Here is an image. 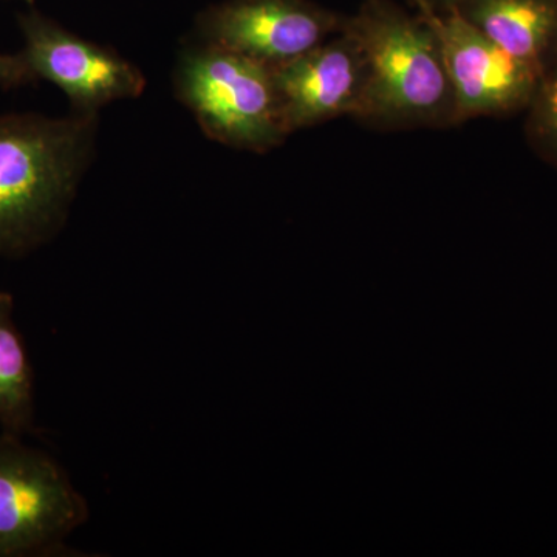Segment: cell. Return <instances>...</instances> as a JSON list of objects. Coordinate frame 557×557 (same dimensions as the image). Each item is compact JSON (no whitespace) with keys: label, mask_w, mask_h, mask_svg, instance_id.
I'll return each mask as SVG.
<instances>
[{"label":"cell","mask_w":557,"mask_h":557,"mask_svg":"<svg viewBox=\"0 0 557 557\" xmlns=\"http://www.w3.org/2000/svg\"><path fill=\"white\" fill-rule=\"evenodd\" d=\"M21 51L36 79L50 81L67 95L73 113L98 115L108 104L138 98L146 78L137 65L42 17L22 22Z\"/></svg>","instance_id":"5"},{"label":"cell","mask_w":557,"mask_h":557,"mask_svg":"<svg viewBox=\"0 0 557 557\" xmlns=\"http://www.w3.org/2000/svg\"><path fill=\"white\" fill-rule=\"evenodd\" d=\"M456 11L500 49L537 67L557 46V0H463Z\"/></svg>","instance_id":"9"},{"label":"cell","mask_w":557,"mask_h":557,"mask_svg":"<svg viewBox=\"0 0 557 557\" xmlns=\"http://www.w3.org/2000/svg\"><path fill=\"white\" fill-rule=\"evenodd\" d=\"M527 127L537 152L557 168V46L542 67L528 104Z\"/></svg>","instance_id":"11"},{"label":"cell","mask_w":557,"mask_h":557,"mask_svg":"<svg viewBox=\"0 0 557 557\" xmlns=\"http://www.w3.org/2000/svg\"><path fill=\"white\" fill-rule=\"evenodd\" d=\"M413 5L417 7L418 13L421 14V16L431 17L432 14L429 13L426 3H424V0H412Z\"/></svg>","instance_id":"14"},{"label":"cell","mask_w":557,"mask_h":557,"mask_svg":"<svg viewBox=\"0 0 557 557\" xmlns=\"http://www.w3.org/2000/svg\"><path fill=\"white\" fill-rule=\"evenodd\" d=\"M282 126L309 129L339 116L358 119L364 102V53L354 36L341 30L317 49L273 69Z\"/></svg>","instance_id":"8"},{"label":"cell","mask_w":557,"mask_h":557,"mask_svg":"<svg viewBox=\"0 0 557 557\" xmlns=\"http://www.w3.org/2000/svg\"><path fill=\"white\" fill-rule=\"evenodd\" d=\"M343 21L309 0H231L205 16L201 35L203 42L276 69L338 35Z\"/></svg>","instance_id":"6"},{"label":"cell","mask_w":557,"mask_h":557,"mask_svg":"<svg viewBox=\"0 0 557 557\" xmlns=\"http://www.w3.org/2000/svg\"><path fill=\"white\" fill-rule=\"evenodd\" d=\"M87 519L89 505L64 468L0 432V557L69 555L65 541Z\"/></svg>","instance_id":"4"},{"label":"cell","mask_w":557,"mask_h":557,"mask_svg":"<svg viewBox=\"0 0 557 557\" xmlns=\"http://www.w3.org/2000/svg\"><path fill=\"white\" fill-rule=\"evenodd\" d=\"M97 131L98 115H0V258H25L64 228Z\"/></svg>","instance_id":"1"},{"label":"cell","mask_w":557,"mask_h":557,"mask_svg":"<svg viewBox=\"0 0 557 557\" xmlns=\"http://www.w3.org/2000/svg\"><path fill=\"white\" fill-rule=\"evenodd\" d=\"M175 95L212 141L249 152L278 148L282 126L273 69L214 44L180 53Z\"/></svg>","instance_id":"3"},{"label":"cell","mask_w":557,"mask_h":557,"mask_svg":"<svg viewBox=\"0 0 557 557\" xmlns=\"http://www.w3.org/2000/svg\"><path fill=\"white\" fill-rule=\"evenodd\" d=\"M432 17V16H431ZM431 17L392 0H366L341 30L364 53L368 81L358 121L380 129L457 126L456 95Z\"/></svg>","instance_id":"2"},{"label":"cell","mask_w":557,"mask_h":557,"mask_svg":"<svg viewBox=\"0 0 557 557\" xmlns=\"http://www.w3.org/2000/svg\"><path fill=\"white\" fill-rule=\"evenodd\" d=\"M456 95L457 123L528 108L541 67L512 57L457 11L431 17Z\"/></svg>","instance_id":"7"},{"label":"cell","mask_w":557,"mask_h":557,"mask_svg":"<svg viewBox=\"0 0 557 557\" xmlns=\"http://www.w3.org/2000/svg\"><path fill=\"white\" fill-rule=\"evenodd\" d=\"M461 2L463 0H424V3H426L429 13L432 14V16H440V14H446L450 13V11H456L458 7L461 5Z\"/></svg>","instance_id":"13"},{"label":"cell","mask_w":557,"mask_h":557,"mask_svg":"<svg viewBox=\"0 0 557 557\" xmlns=\"http://www.w3.org/2000/svg\"><path fill=\"white\" fill-rule=\"evenodd\" d=\"M35 79L36 76L33 75L32 69L28 67L22 53H0V87L11 89V87L25 86Z\"/></svg>","instance_id":"12"},{"label":"cell","mask_w":557,"mask_h":557,"mask_svg":"<svg viewBox=\"0 0 557 557\" xmlns=\"http://www.w3.org/2000/svg\"><path fill=\"white\" fill-rule=\"evenodd\" d=\"M35 379L14 321V298L0 292V432L24 438L36 429Z\"/></svg>","instance_id":"10"}]
</instances>
